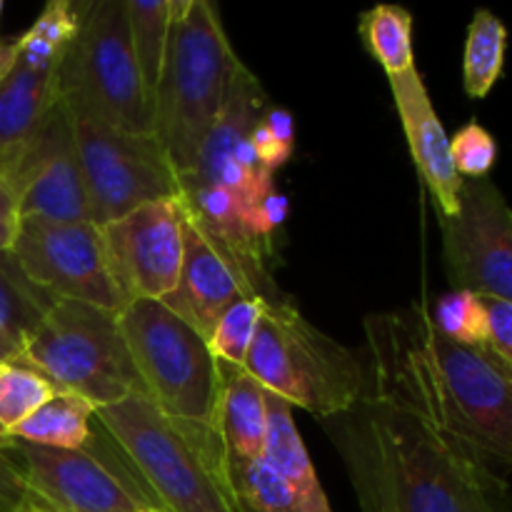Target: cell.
<instances>
[{
	"instance_id": "cell-25",
	"label": "cell",
	"mask_w": 512,
	"mask_h": 512,
	"mask_svg": "<svg viewBox=\"0 0 512 512\" xmlns=\"http://www.w3.org/2000/svg\"><path fill=\"white\" fill-rule=\"evenodd\" d=\"M360 38L365 50L383 65L388 78L415 68L413 15L400 5H375L360 15Z\"/></svg>"
},
{
	"instance_id": "cell-31",
	"label": "cell",
	"mask_w": 512,
	"mask_h": 512,
	"mask_svg": "<svg viewBox=\"0 0 512 512\" xmlns=\"http://www.w3.org/2000/svg\"><path fill=\"white\" fill-rule=\"evenodd\" d=\"M485 318H488V343L485 348L512 370V303L495 298H483Z\"/></svg>"
},
{
	"instance_id": "cell-33",
	"label": "cell",
	"mask_w": 512,
	"mask_h": 512,
	"mask_svg": "<svg viewBox=\"0 0 512 512\" xmlns=\"http://www.w3.org/2000/svg\"><path fill=\"white\" fill-rule=\"evenodd\" d=\"M250 143H253L255 153H258L260 163H263V168L268 170V173H275V170H278L280 165L288 163L290 155H293V145L280 143V140L270 133L268 125H265L263 120H260L253 128V133H250Z\"/></svg>"
},
{
	"instance_id": "cell-18",
	"label": "cell",
	"mask_w": 512,
	"mask_h": 512,
	"mask_svg": "<svg viewBox=\"0 0 512 512\" xmlns=\"http://www.w3.org/2000/svg\"><path fill=\"white\" fill-rule=\"evenodd\" d=\"M58 98V68L28 63L15 40H5L0 48V155L23 143Z\"/></svg>"
},
{
	"instance_id": "cell-34",
	"label": "cell",
	"mask_w": 512,
	"mask_h": 512,
	"mask_svg": "<svg viewBox=\"0 0 512 512\" xmlns=\"http://www.w3.org/2000/svg\"><path fill=\"white\" fill-rule=\"evenodd\" d=\"M263 123L268 125V130L280 140V143L295 145V123H293V115H290L288 110L285 108L265 110Z\"/></svg>"
},
{
	"instance_id": "cell-39",
	"label": "cell",
	"mask_w": 512,
	"mask_h": 512,
	"mask_svg": "<svg viewBox=\"0 0 512 512\" xmlns=\"http://www.w3.org/2000/svg\"><path fill=\"white\" fill-rule=\"evenodd\" d=\"M0 15H3V3H0ZM3 43H5V40L0 38V45H3Z\"/></svg>"
},
{
	"instance_id": "cell-38",
	"label": "cell",
	"mask_w": 512,
	"mask_h": 512,
	"mask_svg": "<svg viewBox=\"0 0 512 512\" xmlns=\"http://www.w3.org/2000/svg\"><path fill=\"white\" fill-rule=\"evenodd\" d=\"M5 440H8V435H5V430H3V428H0V445H3V443H5Z\"/></svg>"
},
{
	"instance_id": "cell-32",
	"label": "cell",
	"mask_w": 512,
	"mask_h": 512,
	"mask_svg": "<svg viewBox=\"0 0 512 512\" xmlns=\"http://www.w3.org/2000/svg\"><path fill=\"white\" fill-rule=\"evenodd\" d=\"M0 512H30V498L18 468L0 445Z\"/></svg>"
},
{
	"instance_id": "cell-35",
	"label": "cell",
	"mask_w": 512,
	"mask_h": 512,
	"mask_svg": "<svg viewBox=\"0 0 512 512\" xmlns=\"http://www.w3.org/2000/svg\"><path fill=\"white\" fill-rule=\"evenodd\" d=\"M353 488H355V493H358L360 510L363 512H390L388 505L383 503V498H380L373 488H368L365 483H353Z\"/></svg>"
},
{
	"instance_id": "cell-19",
	"label": "cell",
	"mask_w": 512,
	"mask_h": 512,
	"mask_svg": "<svg viewBox=\"0 0 512 512\" xmlns=\"http://www.w3.org/2000/svg\"><path fill=\"white\" fill-rule=\"evenodd\" d=\"M220 395L215 428L228 453V465L260 460L265 440V388L243 368L218 360Z\"/></svg>"
},
{
	"instance_id": "cell-21",
	"label": "cell",
	"mask_w": 512,
	"mask_h": 512,
	"mask_svg": "<svg viewBox=\"0 0 512 512\" xmlns=\"http://www.w3.org/2000/svg\"><path fill=\"white\" fill-rule=\"evenodd\" d=\"M55 300L25 275L10 248L0 250V350L8 358L23 350Z\"/></svg>"
},
{
	"instance_id": "cell-40",
	"label": "cell",
	"mask_w": 512,
	"mask_h": 512,
	"mask_svg": "<svg viewBox=\"0 0 512 512\" xmlns=\"http://www.w3.org/2000/svg\"><path fill=\"white\" fill-rule=\"evenodd\" d=\"M0 360H8V355H5L3 350H0Z\"/></svg>"
},
{
	"instance_id": "cell-3",
	"label": "cell",
	"mask_w": 512,
	"mask_h": 512,
	"mask_svg": "<svg viewBox=\"0 0 512 512\" xmlns=\"http://www.w3.org/2000/svg\"><path fill=\"white\" fill-rule=\"evenodd\" d=\"M98 420L160 512H238L215 425L168 418L143 393L98 410Z\"/></svg>"
},
{
	"instance_id": "cell-4",
	"label": "cell",
	"mask_w": 512,
	"mask_h": 512,
	"mask_svg": "<svg viewBox=\"0 0 512 512\" xmlns=\"http://www.w3.org/2000/svg\"><path fill=\"white\" fill-rule=\"evenodd\" d=\"M168 48L153 95V135L178 180L193 170L240 63L208 0H170Z\"/></svg>"
},
{
	"instance_id": "cell-17",
	"label": "cell",
	"mask_w": 512,
	"mask_h": 512,
	"mask_svg": "<svg viewBox=\"0 0 512 512\" xmlns=\"http://www.w3.org/2000/svg\"><path fill=\"white\" fill-rule=\"evenodd\" d=\"M265 100H268V95H265L260 80L240 60L235 65L233 75H230L223 108H220L213 128L205 135L203 145H200V153L195 158L193 170L180 180V190L205 188V185L213 183L215 173L225 163L235 160V153H238L240 145L250 138L255 125L263 120Z\"/></svg>"
},
{
	"instance_id": "cell-13",
	"label": "cell",
	"mask_w": 512,
	"mask_h": 512,
	"mask_svg": "<svg viewBox=\"0 0 512 512\" xmlns=\"http://www.w3.org/2000/svg\"><path fill=\"white\" fill-rule=\"evenodd\" d=\"M440 233L455 290L512 303V208L493 180H463L460 210L440 218Z\"/></svg>"
},
{
	"instance_id": "cell-36",
	"label": "cell",
	"mask_w": 512,
	"mask_h": 512,
	"mask_svg": "<svg viewBox=\"0 0 512 512\" xmlns=\"http://www.w3.org/2000/svg\"><path fill=\"white\" fill-rule=\"evenodd\" d=\"M13 220H18L15 218V198L8 185L3 183V178H0V225L13 223Z\"/></svg>"
},
{
	"instance_id": "cell-37",
	"label": "cell",
	"mask_w": 512,
	"mask_h": 512,
	"mask_svg": "<svg viewBox=\"0 0 512 512\" xmlns=\"http://www.w3.org/2000/svg\"><path fill=\"white\" fill-rule=\"evenodd\" d=\"M13 233H15V220L13 223L0 225V250L10 248V243H13Z\"/></svg>"
},
{
	"instance_id": "cell-41",
	"label": "cell",
	"mask_w": 512,
	"mask_h": 512,
	"mask_svg": "<svg viewBox=\"0 0 512 512\" xmlns=\"http://www.w3.org/2000/svg\"><path fill=\"white\" fill-rule=\"evenodd\" d=\"M150 512H158V510H150Z\"/></svg>"
},
{
	"instance_id": "cell-28",
	"label": "cell",
	"mask_w": 512,
	"mask_h": 512,
	"mask_svg": "<svg viewBox=\"0 0 512 512\" xmlns=\"http://www.w3.org/2000/svg\"><path fill=\"white\" fill-rule=\"evenodd\" d=\"M265 300L268 298H245L230 305L210 333L208 345L213 355L223 363L245 365L255 333H258L260 318H263Z\"/></svg>"
},
{
	"instance_id": "cell-29",
	"label": "cell",
	"mask_w": 512,
	"mask_h": 512,
	"mask_svg": "<svg viewBox=\"0 0 512 512\" xmlns=\"http://www.w3.org/2000/svg\"><path fill=\"white\" fill-rule=\"evenodd\" d=\"M433 320L455 343L483 348L488 343V318L483 298L470 290H453L435 303Z\"/></svg>"
},
{
	"instance_id": "cell-26",
	"label": "cell",
	"mask_w": 512,
	"mask_h": 512,
	"mask_svg": "<svg viewBox=\"0 0 512 512\" xmlns=\"http://www.w3.org/2000/svg\"><path fill=\"white\" fill-rule=\"evenodd\" d=\"M238 512H313L263 460L228 465Z\"/></svg>"
},
{
	"instance_id": "cell-8",
	"label": "cell",
	"mask_w": 512,
	"mask_h": 512,
	"mask_svg": "<svg viewBox=\"0 0 512 512\" xmlns=\"http://www.w3.org/2000/svg\"><path fill=\"white\" fill-rule=\"evenodd\" d=\"M58 93L113 128L153 135V105L130 48L125 0L83 3L78 35L60 60Z\"/></svg>"
},
{
	"instance_id": "cell-2",
	"label": "cell",
	"mask_w": 512,
	"mask_h": 512,
	"mask_svg": "<svg viewBox=\"0 0 512 512\" xmlns=\"http://www.w3.org/2000/svg\"><path fill=\"white\" fill-rule=\"evenodd\" d=\"M333 420L350 480L373 488L390 512H512L510 485L418 415L365 398Z\"/></svg>"
},
{
	"instance_id": "cell-14",
	"label": "cell",
	"mask_w": 512,
	"mask_h": 512,
	"mask_svg": "<svg viewBox=\"0 0 512 512\" xmlns=\"http://www.w3.org/2000/svg\"><path fill=\"white\" fill-rule=\"evenodd\" d=\"M183 223V205L170 198L140 205L100 228L110 270L128 303L173 293L183 265Z\"/></svg>"
},
{
	"instance_id": "cell-22",
	"label": "cell",
	"mask_w": 512,
	"mask_h": 512,
	"mask_svg": "<svg viewBox=\"0 0 512 512\" xmlns=\"http://www.w3.org/2000/svg\"><path fill=\"white\" fill-rule=\"evenodd\" d=\"M98 408L75 393H58L25 418L8 438L55 450H78L90 440Z\"/></svg>"
},
{
	"instance_id": "cell-1",
	"label": "cell",
	"mask_w": 512,
	"mask_h": 512,
	"mask_svg": "<svg viewBox=\"0 0 512 512\" xmlns=\"http://www.w3.org/2000/svg\"><path fill=\"white\" fill-rule=\"evenodd\" d=\"M368 395L408 410L490 468L512 470V370L488 348L455 343L428 303L365 320Z\"/></svg>"
},
{
	"instance_id": "cell-30",
	"label": "cell",
	"mask_w": 512,
	"mask_h": 512,
	"mask_svg": "<svg viewBox=\"0 0 512 512\" xmlns=\"http://www.w3.org/2000/svg\"><path fill=\"white\" fill-rule=\"evenodd\" d=\"M453 165L463 180L488 178L498 160V143L480 123H468L450 138Z\"/></svg>"
},
{
	"instance_id": "cell-23",
	"label": "cell",
	"mask_w": 512,
	"mask_h": 512,
	"mask_svg": "<svg viewBox=\"0 0 512 512\" xmlns=\"http://www.w3.org/2000/svg\"><path fill=\"white\" fill-rule=\"evenodd\" d=\"M508 28L488 8L475 10L468 25L463 53V88L470 98L483 100L495 88L505 68Z\"/></svg>"
},
{
	"instance_id": "cell-15",
	"label": "cell",
	"mask_w": 512,
	"mask_h": 512,
	"mask_svg": "<svg viewBox=\"0 0 512 512\" xmlns=\"http://www.w3.org/2000/svg\"><path fill=\"white\" fill-rule=\"evenodd\" d=\"M245 298H278L270 295L253 275L233 258L215 248L188 218L183 223V265L173 293L160 303L193 325L205 340L230 305Z\"/></svg>"
},
{
	"instance_id": "cell-5",
	"label": "cell",
	"mask_w": 512,
	"mask_h": 512,
	"mask_svg": "<svg viewBox=\"0 0 512 512\" xmlns=\"http://www.w3.org/2000/svg\"><path fill=\"white\" fill-rule=\"evenodd\" d=\"M245 370L290 408L333 420L358 408L368 395L363 355L315 328L290 300H265Z\"/></svg>"
},
{
	"instance_id": "cell-20",
	"label": "cell",
	"mask_w": 512,
	"mask_h": 512,
	"mask_svg": "<svg viewBox=\"0 0 512 512\" xmlns=\"http://www.w3.org/2000/svg\"><path fill=\"white\" fill-rule=\"evenodd\" d=\"M268 393V390H265ZM260 460L278 473L313 512L330 510L328 495L320 485L300 430L293 420V408L275 395H265V440Z\"/></svg>"
},
{
	"instance_id": "cell-11",
	"label": "cell",
	"mask_w": 512,
	"mask_h": 512,
	"mask_svg": "<svg viewBox=\"0 0 512 512\" xmlns=\"http://www.w3.org/2000/svg\"><path fill=\"white\" fill-rule=\"evenodd\" d=\"M10 253L30 280L58 300L120 313L128 305L105 253L103 230L90 220H15Z\"/></svg>"
},
{
	"instance_id": "cell-10",
	"label": "cell",
	"mask_w": 512,
	"mask_h": 512,
	"mask_svg": "<svg viewBox=\"0 0 512 512\" xmlns=\"http://www.w3.org/2000/svg\"><path fill=\"white\" fill-rule=\"evenodd\" d=\"M60 100L68 108L90 220L98 228L145 203L180 198V180L155 135L125 133L75 100Z\"/></svg>"
},
{
	"instance_id": "cell-16",
	"label": "cell",
	"mask_w": 512,
	"mask_h": 512,
	"mask_svg": "<svg viewBox=\"0 0 512 512\" xmlns=\"http://www.w3.org/2000/svg\"><path fill=\"white\" fill-rule=\"evenodd\" d=\"M388 80L415 168H418L423 183L428 185L440 218H453L460 210L463 178L453 165L450 138L440 123L438 113H435L423 75L415 65V68L393 75Z\"/></svg>"
},
{
	"instance_id": "cell-7",
	"label": "cell",
	"mask_w": 512,
	"mask_h": 512,
	"mask_svg": "<svg viewBox=\"0 0 512 512\" xmlns=\"http://www.w3.org/2000/svg\"><path fill=\"white\" fill-rule=\"evenodd\" d=\"M143 393L168 418L215 425L218 358L208 340L160 300H133L118 313Z\"/></svg>"
},
{
	"instance_id": "cell-12",
	"label": "cell",
	"mask_w": 512,
	"mask_h": 512,
	"mask_svg": "<svg viewBox=\"0 0 512 512\" xmlns=\"http://www.w3.org/2000/svg\"><path fill=\"white\" fill-rule=\"evenodd\" d=\"M0 178L13 193L18 220H90L73 125L63 100L58 98L23 143L0 155Z\"/></svg>"
},
{
	"instance_id": "cell-6",
	"label": "cell",
	"mask_w": 512,
	"mask_h": 512,
	"mask_svg": "<svg viewBox=\"0 0 512 512\" xmlns=\"http://www.w3.org/2000/svg\"><path fill=\"white\" fill-rule=\"evenodd\" d=\"M15 358L45 375L60 393L80 395L98 410L143 393L118 313L75 300H55Z\"/></svg>"
},
{
	"instance_id": "cell-27",
	"label": "cell",
	"mask_w": 512,
	"mask_h": 512,
	"mask_svg": "<svg viewBox=\"0 0 512 512\" xmlns=\"http://www.w3.org/2000/svg\"><path fill=\"white\" fill-rule=\"evenodd\" d=\"M58 393L45 375L18 358L0 360V428L8 435Z\"/></svg>"
},
{
	"instance_id": "cell-9",
	"label": "cell",
	"mask_w": 512,
	"mask_h": 512,
	"mask_svg": "<svg viewBox=\"0 0 512 512\" xmlns=\"http://www.w3.org/2000/svg\"><path fill=\"white\" fill-rule=\"evenodd\" d=\"M105 438V443L95 445L93 428L88 443L78 450L5 440V453L28 490L30 512H160L108 430Z\"/></svg>"
},
{
	"instance_id": "cell-24",
	"label": "cell",
	"mask_w": 512,
	"mask_h": 512,
	"mask_svg": "<svg viewBox=\"0 0 512 512\" xmlns=\"http://www.w3.org/2000/svg\"><path fill=\"white\" fill-rule=\"evenodd\" d=\"M125 20H128L130 48H133L140 78H143L145 93L153 105L165 48H168L170 20H173L170 0H125Z\"/></svg>"
}]
</instances>
